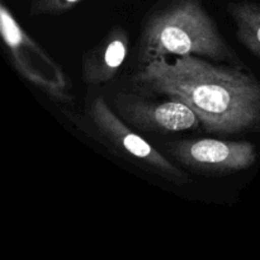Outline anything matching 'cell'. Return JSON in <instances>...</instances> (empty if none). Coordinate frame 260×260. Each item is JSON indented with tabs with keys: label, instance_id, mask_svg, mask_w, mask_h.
Listing matches in <instances>:
<instances>
[{
	"label": "cell",
	"instance_id": "cell-5",
	"mask_svg": "<svg viewBox=\"0 0 260 260\" xmlns=\"http://www.w3.org/2000/svg\"><path fill=\"white\" fill-rule=\"evenodd\" d=\"M164 149L179 167L203 177L236 174L256 161L255 145L239 140H177L164 144Z\"/></svg>",
	"mask_w": 260,
	"mask_h": 260
},
{
	"label": "cell",
	"instance_id": "cell-1",
	"mask_svg": "<svg viewBox=\"0 0 260 260\" xmlns=\"http://www.w3.org/2000/svg\"><path fill=\"white\" fill-rule=\"evenodd\" d=\"M140 90L187 103L208 134L239 135L260 128V83L240 65L196 55L152 61L137 69Z\"/></svg>",
	"mask_w": 260,
	"mask_h": 260
},
{
	"label": "cell",
	"instance_id": "cell-4",
	"mask_svg": "<svg viewBox=\"0 0 260 260\" xmlns=\"http://www.w3.org/2000/svg\"><path fill=\"white\" fill-rule=\"evenodd\" d=\"M0 32L10 63L20 78L51 101H75L73 83L62 66L23 29L4 2L0 3Z\"/></svg>",
	"mask_w": 260,
	"mask_h": 260
},
{
	"label": "cell",
	"instance_id": "cell-3",
	"mask_svg": "<svg viewBox=\"0 0 260 260\" xmlns=\"http://www.w3.org/2000/svg\"><path fill=\"white\" fill-rule=\"evenodd\" d=\"M88 114L96 136L112 154L174 185L192 182L182 167L164 156L139 131L128 126L103 96L98 95L90 102Z\"/></svg>",
	"mask_w": 260,
	"mask_h": 260
},
{
	"label": "cell",
	"instance_id": "cell-9",
	"mask_svg": "<svg viewBox=\"0 0 260 260\" xmlns=\"http://www.w3.org/2000/svg\"><path fill=\"white\" fill-rule=\"evenodd\" d=\"M84 0H32L29 5V15L38 17H56L65 14L80 4Z\"/></svg>",
	"mask_w": 260,
	"mask_h": 260
},
{
	"label": "cell",
	"instance_id": "cell-7",
	"mask_svg": "<svg viewBox=\"0 0 260 260\" xmlns=\"http://www.w3.org/2000/svg\"><path fill=\"white\" fill-rule=\"evenodd\" d=\"M129 47V35L122 25H113L96 45L81 56V79L88 86H98L116 78Z\"/></svg>",
	"mask_w": 260,
	"mask_h": 260
},
{
	"label": "cell",
	"instance_id": "cell-2",
	"mask_svg": "<svg viewBox=\"0 0 260 260\" xmlns=\"http://www.w3.org/2000/svg\"><path fill=\"white\" fill-rule=\"evenodd\" d=\"M187 55L241 65L202 0H159L141 22L137 69L161 58Z\"/></svg>",
	"mask_w": 260,
	"mask_h": 260
},
{
	"label": "cell",
	"instance_id": "cell-6",
	"mask_svg": "<svg viewBox=\"0 0 260 260\" xmlns=\"http://www.w3.org/2000/svg\"><path fill=\"white\" fill-rule=\"evenodd\" d=\"M155 101L136 93H118L113 109L128 126L145 134H175L197 129L201 121L196 112L180 99Z\"/></svg>",
	"mask_w": 260,
	"mask_h": 260
},
{
	"label": "cell",
	"instance_id": "cell-8",
	"mask_svg": "<svg viewBox=\"0 0 260 260\" xmlns=\"http://www.w3.org/2000/svg\"><path fill=\"white\" fill-rule=\"evenodd\" d=\"M226 9L236 25L239 42L260 57V5L243 0L229 3Z\"/></svg>",
	"mask_w": 260,
	"mask_h": 260
}]
</instances>
